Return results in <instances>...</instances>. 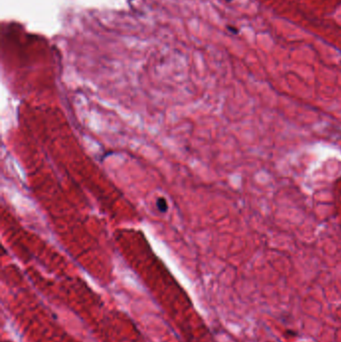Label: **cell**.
I'll return each instance as SVG.
<instances>
[{"mask_svg": "<svg viewBox=\"0 0 341 342\" xmlns=\"http://www.w3.org/2000/svg\"><path fill=\"white\" fill-rule=\"evenodd\" d=\"M157 206H158V208H160L161 212H165V210L167 209V204H166V202H165L164 199H160L157 201Z\"/></svg>", "mask_w": 341, "mask_h": 342, "instance_id": "6da1fadb", "label": "cell"}, {"mask_svg": "<svg viewBox=\"0 0 341 342\" xmlns=\"http://www.w3.org/2000/svg\"><path fill=\"white\" fill-rule=\"evenodd\" d=\"M228 30L231 32V33H233V34H237L238 33V30L236 29V28H234V27H231V26H228Z\"/></svg>", "mask_w": 341, "mask_h": 342, "instance_id": "7a4b0ae2", "label": "cell"}, {"mask_svg": "<svg viewBox=\"0 0 341 342\" xmlns=\"http://www.w3.org/2000/svg\"><path fill=\"white\" fill-rule=\"evenodd\" d=\"M226 1H228V2H230V1H232V0H226Z\"/></svg>", "mask_w": 341, "mask_h": 342, "instance_id": "3957f363", "label": "cell"}]
</instances>
